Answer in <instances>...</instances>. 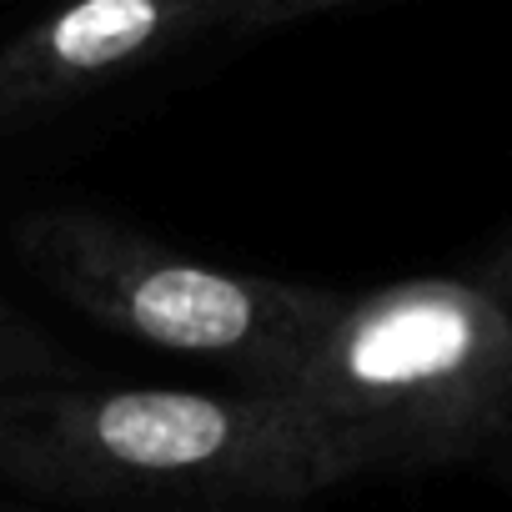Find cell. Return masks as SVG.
Masks as SVG:
<instances>
[{
    "label": "cell",
    "mask_w": 512,
    "mask_h": 512,
    "mask_svg": "<svg viewBox=\"0 0 512 512\" xmlns=\"http://www.w3.org/2000/svg\"><path fill=\"white\" fill-rule=\"evenodd\" d=\"M277 397L332 487L457 467L512 432V322L472 277H402L342 297Z\"/></svg>",
    "instance_id": "obj_1"
},
{
    "label": "cell",
    "mask_w": 512,
    "mask_h": 512,
    "mask_svg": "<svg viewBox=\"0 0 512 512\" xmlns=\"http://www.w3.org/2000/svg\"><path fill=\"white\" fill-rule=\"evenodd\" d=\"M0 477L161 512H267L332 487L292 402L251 387H0Z\"/></svg>",
    "instance_id": "obj_2"
},
{
    "label": "cell",
    "mask_w": 512,
    "mask_h": 512,
    "mask_svg": "<svg viewBox=\"0 0 512 512\" xmlns=\"http://www.w3.org/2000/svg\"><path fill=\"white\" fill-rule=\"evenodd\" d=\"M21 256L96 327L221 367L251 392H282L342 307V292L196 262L86 206L36 211L21 226Z\"/></svg>",
    "instance_id": "obj_3"
},
{
    "label": "cell",
    "mask_w": 512,
    "mask_h": 512,
    "mask_svg": "<svg viewBox=\"0 0 512 512\" xmlns=\"http://www.w3.org/2000/svg\"><path fill=\"white\" fill-rule=\"evenodd\" d=\"M241 0H66L0 51V121L86 101L211 31Z\"/></svg>",
    "instance_id": "obj_4"
},
{
    "label": "cell",
    "mask_w": 512,
    "mask_h": 512,
    "mask_svg": "<svg viewBox=\"0 0 512 512\" xmlns=\"http://www.w3.org/2000/svg\"><path fill=\"white\" fill-rule=\"evenodd\" d=\"M71 352L31 322L21 307L0 297V387H31V382H71Z\"/></svg>",
    "instance_id": "obj_5"
},
{
    "label": "cell",
    "mask_w": 512,
    "mask_h": 512,
    "mask_svg": "<svg viewBox=\"0 0 512 512\" xmlns=\"http://www.w3.org/2000/svg\"><path fill=\"white\" fill-rule=\"evenodd\" d=\"M347 6H367V0H241V11L231 21V36L317 21V16H332V11H347Z\"/></svg>",
    "instance_id": "obj_6"
},
{
    "label": "cell",
    "mask_w": 512,
    "mask_h": 512,
    "mask_svg": "<svg viewBox=\"0 0 512 512\" xmlns=\"http://www.w3.org/2000/svg\"><path fill=\"white\" fill-rule=\"evenodd\" d=\"M472 282L492 297V307L512 322V241H502L492 256H487V262L472 272Z\"/></svg>",
    "instance_id": "obj_7"
}]
</instances>
